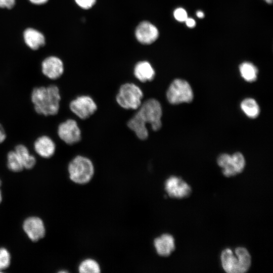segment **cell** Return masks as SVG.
<instances>
[{
    "instance_id": "cell-6",
    "label": "cell",
    "mask_w": 273,
    "mask_h": 273,
    "mask_svg": "<svg viewBox=\"0 0 273 273\" xmlns=\"http://www.w3.org/2000/svg\"><path fill=\"white\" fill-rule=\"evenodd\" d=\"M166 98L171 104L190 103L193 99V92L190 84L186 80L175 79L169 85L166 92Z\"/></svg>"
},
{
    "instance_id": "cell-22",
    "label": "cell",
    "mask_w": 273,
    "mask_h": 273,
    "mask_svg": "<svg viewBox=\"0 0 273 273\" xmlns=\"http://www.w3.org/2000/svg\"><path fill=\"white\" fill-rule=\"evenodd\" d=\"M7 166L13 172H20L24 169L23 164L15 150L10 151L8 153Z\"/></svg>"
},
{
    "instance_id": "cell-30",
    "label": "cell",
    "mask_w": 273,
    "mask_h": 273,
    "mask_svg": "<svg viewBox=\"0 0 273 273\" xmlns=\"http://www.w3.org/2000/svg\"><path fill=\"white\" fill-rule=\"evenodd\" d=\"M48 0H29V1L35 5H42L48 2Z\"/></svg>"
},
{
    "instance_id": "cell-26",
    "label": "cell",
    "mask_w": 273,
    "mask_h": 273,
    "mask_svg": "<svg viewBox=\"0 0 273 273\" xmlns=\"http://www.w3.org/2000/svg\"><path fill=\"white\" fill-rule=\"evenodd\" d=\"M78 6L83 9H88L95 4L96 0H75Z\"/></svg>"
},
{
    "instance_id": "cell-2",
    "label": "cell",
    "mask_w": 273,
    "mask_h": 273,
    "mask_svg": "<svg viewBox=\"0 0 273 273\" xmlns=\"http://www.w3.org/2000/svg\"><path fill=\"white\" fill-rule=\"evenodd\" d=\"M220 260L222 268L228 273H244L251 265V255L243 247H238L234 251L230 248L223 249Z\"/></svg>"
},
{
    "instance_id": "cell-14",
    "label": "cell",
    "mask_w": 273,
    "mask_h": 273,
    "mask_svg": "<svg viewBox=\"0 0 273 273\" xmlns=\"http://www.w3.org/2000/svg\"><path fill=\"white\" fill-rule=\"evenodd\" d=\"M154 246L158 255L167 257L175 249V240L171 235L163 234L155 239Z\"/></svg>"
},
{
    "instance_id": "cell-5",
    "label": "cell",
    "mask_w": 273,
    "mask_h": 273,
    "mask_svg": "<svg viewBox=\"0 0 273 273\" xmlns=\"http://www.w3.org/2000/svg\"><path fill=\"white\" fill-rule=\"evenodd\" d=\"M137 112L145 122L149 124L154 131L160 129L162 126V109L160 102L155 99L146 100L138 109Z\"/></svg>"
},
{
    "instance_id": "cell-13",
    "label": "cell",
    "mask_w": 273,
    "mask_h": 273,
    "mask_svg": "<svg viewBox=\"0 0 273 273\" xmlns=\"http://www.w3.org/2000/svg\"><path fill=\"white\" fill-rule=\"evenodd\" d=\"M42 73L51 79H57L60 77L64 72L62 61L55 56L46 58L41 64Z\"/></svg>"
},
{
    "instance_id": "cell-8",
    "label": "cell",
    "mask_w": 273,
    "mask_h": 273,
    "mask_svg": "<svg viewBox=\"0 0 273 273\" xmlns=\"http://www.w3.org/2000/svg\"><path fill=\"white\" fill-rule=\"evenodd\" d=\"M69 108L78 118L86 119L95 113L98 107L92 97L87 95H81L71 101Z\"/></svg>"
},
{
    "instance_id": "cell-16",
    "label": "cell",
    "mask_w": 273,
    "mask_h": 273,
    "mask_svg": "<svg viewBox=\"0 0 273 273\" xmlns=\"http://www.w3.org/2000/svg\"><path fill=\"white\" fill-rule=\"evenodd\" d=\"M133 74L135 78L142 82L152 81L155 76L152 66L146 61H140L135 65Z\"/></svg>"
},
{
    "instance_id": "cell-19",
    "label": "cell",
    "mask_w": 273,
    "mask_h": 273,
    "mask_svg": "<svg viewBox=\"0 0 273 273\" xmlns=\"http://www.w3.org/2000/svg\"><path fill=\"white\" fill-rule=\"evenodd\" d=\"M19 156L24 167V168L30 169L35 163V157L31 154L28 148L22 144L17 145L14 150Z\"/></svg>"
},
{
    "instance_id": "cell-32",
    "label": "cell",
    "mask_w": 273,
    "mask_h": 273,
    "mask_svg": "<svg viewBox=\"0 0 273 273\" xmlns=\"http://www.w3.org/2000/svg\"><path fill=\"white\" fill-rule=\"evenodd\" d=\"M1 185H2V181H1V180L0 179V203H1V202L2 201V191H1Z\"/></svg>"
},
{
    "instance_id": "cell-18",
    "label": "cell",
    "mask_w": 273,
    "mask_h": 273,
    "mask_svg": "<svg viewBox=\"0 0 273 273\" xmlns=\"http://www.w3.org/2000/svg\"><path fill=\"white\" fill-rule=\"evenodd\" d=\"M23 37L25 43L32 50H37L45 43V37L42 33L33 28L26 29Z\"/></svg>"
},
{
    "instance_id": "cell-29",
    "label": "cell",
    "mask_w": 273,
    "mask_h": 273,
    "mask_svg": "<svg viewBox=\"0 0 273 273\" xmlns=\"http://www.w3.org/2000/svg\"><path fill=\"white\" fill-rule=\"evenodd\" d=\"M187 26L190 28H193L196 25V22L194 19L192 18H187L185 21Z\"/></svg>"
},
{
    "instance_id": "cell-10",
    "label": "cell",
    "mask_w": 273,
    "mask_h": 273,
    "mask_svg": "<svg viewBox=\"0 0 273 273\" xmlns=\"http://www.w3.org/2000/svg\"><path fill=\"white\" fill-rule=\"evenodd\" d=\"M60 139L66 144L72 145L79 142L81 139V130L77 122L68 119L61 123L58 127Z\"/></svg>"
},
{
    "instance_id": "cell-9",
    "label": "cell",
    "mask_w": 273,
    "mask_h": 273,
    "mask_svg": "<svg viewBox=\"0 0 273 273\" xmlns=\"http://www.w3.org/2000/svg\"><path fill=\"white\" fill-rule=\"evenodd\" d=\"M164 189L168 196L172 198L183 199L192 193L191 186L181 177L171 176L165 181Z\"/></svg>"
},
{
    "instance_id": "cell-24",
    "label": "cell",
    "mask_w": 273,
    "mask_h": 273,
    "mask_svg": "<svg viewBox=\"0 0 273 273\" xmlns=\"http://www.w3.org/2000/svg\"><path fill=\"white\" fill-rule=\"evenodd\" d=\"M11 255L5 248H0V271L7 269L10 265Z\"/></svg>"
},
{
    "instance_id": "cell-27",
    "label": "cell",
    "mask_w": 273,
    "mask_h": 273,
    "mask_svg": "<svg viewBox=\"0 0 273 273\" xmlns=\"http://www.w3.org/2000/svg\"><path fill=\"white\" fill-rule=\"evenodd\" d=\"M16 0H0V8L11 9L15 5Z\"/></svg>"
},
{
    "instance_id": "cell-15",
    "label": "cell",
    "mask_w": 273,
    "mask_h": 273,
    "mask_svg": "<svg viewBox=\"0 0 273 273\" xmlns=\"http://www.w3.org/2000/svg\"><path fill=\"white\" fill-rule=\"evenodd\" d=\"M56 144L54 141L48 135H41L34 142V149L40 157L49 158L55 154Z\"/></svg>"
},
{
    "instance_id": "cell-3",
    "label": "cell",
    "mask_w": 273,
    "mask_h": 273,
    "mask_svg": "<svg viewBox=\"0 0 273 273\" xmlns=\"http://www.w3.org/2000/svg\"><path fill=\"white\" fill-rule=\"evenodd\" d=\"M68 171L69 178L72 181L78 184H85L92 178L95 169L89 158L78 155L69 163Z\"/></svg>"
},
{
    "instance_id": "cell-21",
    "label": "cell",
    "mask_w": 273,
    "mask_h": 273,
    "mask_svg": "<svg viewBox=\"0 0 273 273\" xmlns=\"http://www.w3.org/2000/svg\"><path fill=\"white\" fill-rule=\"evenodd\" d=\"M239 70L242 77L248 82H253L256 80L258 69L252 63L244 62L239 66Z\"/></svg>"
},
{
    "instance_id": "cell-4",
    "label": "cell",
    "mask_w": 273,
    "mask_h": 273,
    "mask_svg": "<svg viewBox=\"0 0 273 273\" xmlns=\"http://www.w3.org/2000/svg\"><path fill=\"white\" fill-rule=\"evenodd\" d=\"M143 96V92L139 86L128 82L120 86L116 100L123 109L138 110L142 103Z\"/></svg>"
},
{
    "instance_id": "cell-17",
    "label": "cell",
    "mask_w": 273,
    "mask_h": 273,
    "mask_svg": "<svg viewBox=\"0 0 273 273\" xmlns=\"http://www.w3.org/2000/svg\"><path fill=\"white\" fill-rule=\"evenodd\" d=\"M127 125L139 139L144 140L148 138L149 132L147 124L137 112L128 121Z\"/></svg>"
},
{
    "instance_id": "cell-23",
    "label": "cell",
    "mask_w": 273,
    "mask_h": 273,
    "mask_svg": "<svg viewBox=\"0 0 273 273\" xmlns=\"http://www.w3.org/2000/svg\"><path fill=\"white\" fill-rule=\"evenodd\" d=\"M78 270L81 273H99L100 272V267L96 260L88 258L80 263Z\"/></svg>"
},
{
    "instance_id": "cell-11",
    "label": "cell",
    "mask_w": 273,
    "mask_h": 273,
    "mask_svg": "<svg viewBox=\"0 0 273 273\" xmlns=\"http://www.w3.org/2000/svg\"><path fill=\"white\" fill-rule=\"evenodd\" d=\"M23 229L28 237L33 242L42 239L46 233L42 220L36 216L27 218L23 222Z\"/></svg>"
},
{
    "instance_id": "cell-25",
    "label": "cell",
    "mask_w": 273,
    "mask_h": 273,
    "mask_svg": "<svg viewBox=\"0 0 273 273\" xmlns=\"http://www.w3.org/2000/svg\"><path fill=\"white\" fill-rule=\"evenodd\" d=\"M174 18L178 22H185L188 18L186 10L181 8L176 9L173 12Z\"/></svg>"
},
{
    "instance_id": "cell-1",
    "label": "cell",
    "mask_w": 273,
    "mask_h": 273,
    "mask_svg": "<svg viewBox=\"0 0 273 273\" xmlns=\"http://www.w3.org/2000/svg\"><path fill=\"white\" fill-rule=\"evenodd\" d=\"M61 99L59 89L54 84L35 87L31 95L36 112L46 116L58 114Z\"/></svg>"
},
{
    "instance_id": "cell-12",
    "label": "cell",
    "mask_w": 273,
    "mask_h": 273,
    "mask_svg": "<svg viewBox=\"0 0 273 273\" xmlns=\"http://www.w3.org/2000/svg\"><path fill=\"white\" fill-rule=\"evenodd\" d=\"M135 35L138 40L145 44L154 42L159 35L157 27L148 21L140 23L136 28Z\"/></svg>"
},
{
    "instance_id": "cell-7",
    "label": "cell",
    "mask_w": 273,
    "mask_h": 273,
    "mask_svg": "<svg viewBox=\"0 0 273 273\" xmlns=\"http://www.w3.org/2000/svg\"><path fill=\"white\" fill-rule=\"evenodd\" d=\"M218 166L222 168L224 176L230 177L241 173L245 166V159L240 152H236L232 155L223 153L217 159Z\"/></svg>"
},
{
    "instance_id": "cell-33",
    "label": "cell",
    "mask_w": 273,
    "mask_h": 273,
    "mask_svg": "<svg viewBox=\"0 0 273 273\" xmlns=\"http://www.w3.org/2000/svg\"><path fill=\"white\" fill-rule=\"evenodd\" d=\"M264 1H265L268 4H270L272 2V0H264Z\"/></svg>"
},
{
    "instance_id": "cell-31",
    "label": "cell",
    "mask_w": 273,
    "mask_h": 273,
    "mask_svg": "<svg viewBox=\"0 0 273 273\" xmlns=\"http://www.w3.org/2000/svg\"><path fill=\"white\" fill-rule=\"evenodd\" d=\"M196 15L199 18H202L204 17V14L201 11H198L196 13Z\"/></svg>"
},
{
    "instance_id": "cell-20",
    "label": "cell",
    "mask_w": 273,
    "mask_h": 273,
    "mask_svg": "<svg viewBox=\"0 0 273 273\" xmlns=\"http://www.w3.org/2000/svg\"><path fill=\"white\" fill-rule=\"evenodd\" d=\"M241 108L250 118H256L260 113V108L257 103L252 98L244 99L241 103Z\"/></svg>"
},
{
    "instance_id": "cell-28",
    "label": "cell",
    "mask_w": 273,
    "mask_h": 273,
    "mask_svg": "<svg viewBox=\"0 0 273 273\" xmlns=\"http://www.w3.org/2000/svg\"><path fill=\"white\" fill-rule=\"evenodd\" d=\"M6 133L2 125L0 124V144L3 143L6 139Z\"/></svg>"
}]
</instances>
